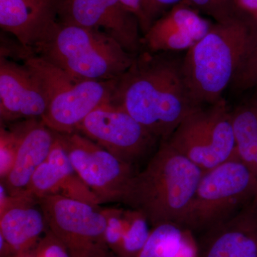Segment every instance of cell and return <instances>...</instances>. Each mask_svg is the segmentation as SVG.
Here are the masks:
<instances>
[{
    "instance_id": "6da1fadb",
    "label": "cell",
    "mask_w": 257,
    "mask_h": 257,
    "mask_svg": "<svg viewBox=\"0 0 257 257\" xmlns=\"http://www.w3.org/2000/svg\"><path fill=\"white\" fill-rule=\"evenodd\" d=\"M109 103L124 109L162 142L191 113L202 108L191 99L181 64L151 52L136 55L116 80Z\"/></svg>"
},
{
    "instance_id": "7a4b0ae2",
    "label": "cell",
    "mask_w": 257,
    "mask_h": 257,
    "mask_svg": "<svg viewBox=\"0 0 257 257\" xmlns=\"http://www.w3.org/2000/svg\"><path fill=\"white\" fill-rule=\"evenodd\" d=\"M257 46V20L240 11L213 23L181 63L191 99L199 107L224 99L223 94Z\"/></svg>"
},
{
    "instance_id": "3957f363",
    "label": "cell",
    "mask_w": 257,
    "mask_h": 257,
    "mask_svg": "<svg viewBox=\"0 0 257 257\" xmlns=\"http://www.w3.org/2000/svg\"><path fill=\"white\" fill-rule=\"evenodd\" d=\"M204 172L162 143L145 170L133 176L121 202L140 211L152 226L175 223L183 227Z\"/></svg>"
},
{
    "instance_id": "277c9868",
    "label": "cell",
    "mask_w": 257,
    "mask_h": 257,
    "mask_svg": "<svg viewBox=\"0 0 257 257\" xmlns=\"http://www.w3.org/2000/svg\"><path fill=\"white\" fill-rule=\"evenodd\" d=\"M31 52L75 78L92 81L119 78L136 57L104 32L56 20Z\"/></svg>"
},
{
    "instance_id": "5b68a950",
    "label": "cell",
    "mask_w": 257,
    "mask_h": 257,
    "mask_svg": "<svg viewBox=\"0 0 257 257\" xmlns=\"http://www.w3.org/2000/svg\"><path fill=\"white\" fill-rule=\"evenodd\" d=\"M23 63L36 77L46 97L41 121L59 134L77 132L84 119L101 104L109 103L116 80H83L69 75L39 57L23 50Z\"/></svg>"
},
{
    "instance_id": "8992f818",
    "label": "cell",
    "mask_w": 257,
    "mask_h": 257,
    "mask_svg": "<svg viewBox=\"0 0 257 257\" xmlns=\"http://www.w3.org/2000/svg\"><path fill=\"white\" fill-rule=\"evenodd\" d=\"M256 191L257 177L236 154L203 174L183 227L204 232L251 204Z\"/></svg>"
},
{
    "instance_id": "52a82bcc",
    "label": "cell",
    "mask_w": 257,
    "mask_h": 257,
    "mask_svg": "<svg viewBox=\"0 0 257 257\" xmlns=\"http://www.w3.org/2000/svg\"><path fill=\"white\" fill-rule=\"evenodd\" d=\"M167 141L204 173L229 160L236 152L231 112L226 101L193 111Z\"/></svg>"
},
{
    "instance_id": "ba28073f",
    "label": "cell",
    "mask_w": 257,
    "mask_h": 257,
    "mask_svg": "<svg viewBox=\"0 0 257 257\" xmlns=\"http://www.w3.org/2000/svg\"><path fill=\"white\" fill-rule=\"evenodd\" d=\"M47 228L70 257H106V219L102 209L60 195L37 199Z\"/></svg>"
},
{
    "instance_id": "9c48e42d",
    "label": "cell",
    "mask_w": 257,
    "mask_h": 257,
    "mask_svg": "<svg viewBox=\"0 0 257 257\" xmlns=\"http://www.w3.org/2000/svg\"><path fill=\"white\" fill-rule=\"evenodd\" d=\"M55 133L69 161L100 204L121 202L133 165L123 162L82 134Z\"/></svg>"
},
{
    "instance_id": "30bf717a",
    "label": "cell",
    "mask_w": 257,
    "mask_h": 257,
    "mask_svg": "<svg viewBox=\"0 0 257 257\" xmlns=\"http://www.w3.org/2000/svg\"><path fill=\"white\" fill-rule=\"evenodd\" d=\"M77 132L132 165L146 155L157 140L128 112L109 103L88 115Z\"/></svg>"
},
{
    "instance_id": "8fae6325",
    "label": "cell",
    "mask_w": 257,
    "mask_h": 257,
    "mask_svg": "<svg viewBox=\"0 0 257 257\" xmlns=\"http://www.w3.org/2000/svg\"><path fill=\"white\" fill-rule=\"evenodd\" d=\"M57 14L63 23L104 32L133 55L143 47L138 19L121 0H65Z\"/></svg>"
},
{
    "instance_id": "7c38bea8",
    "label": "cell",
    "mask_w": 257,
    "mask_h": 257,
    "mask_svg": "<svg viewBox=\"0 0 257 257\" xmlns=\"http://www.w3.org/2000/svg\"><path fill=\"white\" fill-rule=\"evenodd\" d=\"M47 103L41 85L25 64L0 57V117L2 122L40 119Z\"/></svg>"
},
{
    "instance_id": "4fadbf2b",
    "label": "cell",
    "mask_w": 257,
    "mask_h": 257,
    "mask_svg": "<svg viewBox=\"0 0 257 257\" xmlns=\"http://www.w3.org/2000/svg\"><path fill=\"white\" fill-rule=\"evenodd\" d=\"M212 25L183 0L154 22L144 34L143 45L151 52L189 50L207 35Z\"/></svg>"
},
{
    "instance_id": "5bb4252c",
    "label": "cell",
    "mask_w": 257,
    "mask_h": 257,
    "mask_svg": "<svg viewBox=\"0 0 257 257\" xmlns=\"http://www.w3.org/2000/svg\"><path fill=\"white\" fill-rule=\"evenodd\" d=\"M202 233L199 257H257V205L251 202Z\"/></svg>"
},
{
    "instance_id": "9a60e30c",
    "label": "cell",
    "mask_w": 257,
    "mask_h": 257,
    "mask_svg": "<svg viewBox=\"0 0 257 257\" xmlns=\"http://www.w3.org/2000/svg\"><path fill=\"white\" fill-rule=\"evenodd\" d=\"M57 11L45 0H0V27L14 35L24 50L31 51Z\"/></svg>"
},
{
    "instance_id": "2e32d148",
    "label": "cell",
    "mask_w": 257,
    "mask_h": 257,
    "mask_svg": "<svg viewBox=\"0 0 257 257\" xmlns=\"http://www.w3.org/2000/svg\"><path fill=\"white\" fill-rule=\"evenodd\" d=\"M55 140V133L42 121L30 119L13 169L2 182L10 194L27 191L32 175L50 155Z\"/></svg>"
},
{
    "instance_id": "e0dca14e",
    "label": "cell",
    "mask_w": 257,
    "mask_h": 257,
    "mask_svg": "<svg viewBox=\"0 0 257 257\" xmlns=\"http://www.w3.org/2000/svg\"><path fill=\"white\" fill-rule=\"evenodd\" d=\"M38 200L32 199L8 208L0 214V235L14 254L28 252L48 229Z\"/></svg>"
},
{
    "instance_id": "ac0fdd59",
    "label": "cell",
    "mask_w": 257,
    "mask_h": 257,
    "mask_svg": "<svg viewBox=\"0 0 257 257\" xmlns=\"http://www.w3.org/2000/svg\"><path fill=\"white\" fill-rule=\"evenodd\" d=\"M231 121L236 154L257 177V102L235 109Z\"/></svg>"
},
{
    "instance_id": "d6986e66",
    "label": "cell",
    "mask_w": 257,
    "mask_h": 257,
    "mask_svg": "<svg viewBox=\"0 0 257 257\" xmlns=\"http://www.w3.org/2000/svg\"><path fill=\"white\" fill-rule=\"evenodd\" d=\"M57 170L61 184V195L75 200L100 206L94 193L84 183L74 170L65 150L55 135V140L47 157Z\"/></svg>"
},
{
    "instance_id": "ffe728a7",
    "label": "cell",
    "mask_w": 257,
    "mask_h": 257,
    "mask_svg": "<svg viewBox=\"0 0 257 257\" xmlns=\"http://www.w3.org/2000/svg\"><path fill=\"white\" fill-rule=\"evenodd\" d=\"M184 230L185 228L175 223L154 226L137 257H175L182 245Z\"/></svg>"
},
{
    "instance_id": "44dd1931",
    "label": "cell",
    "mask_w": 257,
    "mask_h": 257,
    "mask_svg": "<svg viewBox=\"0 0 257 257\" xmlns=\"http://www.w3.org/2000/svg\"><path fill=\"white\" fill-rule=\"evenodd\" d=\"M126 226L116 256L137 257L146 243L151 230L145 216L135 209H125Z\"/></svg>"
},
{
    "instance_id": "7402d4cb",
    "label": "cell",
    "mask_w": 257,
    "mask_h": 257,
    "mask_svg": "<svg viewBox=\"0 0 257 257\" xmlns=\"http://www.w3.org/2000/svg\"><path fill=\"white\" fill-rule=\"evenodd\" d=\"M30 119H27L13 127L0 130V177L4 181L13 169L22 139Z\"/></svg>"
},
{
    "instance_id": "603a6c76",
    "label": "cell",
    "mask_w": 257,
    "mask_h": 257,
    "mask_svg": "<svg viewBox=\"0 0 257 257\" xmlns=\"http://www.w3.org/2000/svg\"><path fill=\"white\" fill-rule=\"evenodd\" d=\"M106 219L105 238L109 250L116 255L122 239L126 226L125 209L120 208H104Z\"/></svg>"
},
{
    "instance_id": "cb8c5ba5",
    "label": "cell",
    "mask_w": 257,
    "mask_h": 257,
    "mask_svg": "<svg viewBox=\"0 0 257 257\" xmlns=\"http://www.w3.org/2000/svg\"><path fill=\"white\" fill-rule=\"evenodd\" d=\"M16 255L18 257H70L63 244L49 229L32 250Z\"/></svg>"
},
{
    "instance_id": "d4e9b609",
    "label": "cell",
    "mask_w": 257,
    "mask_h": 257,
    "mask_svg": "<svg viewBox=\"0 0 257 257\" xmlns=\"http://www.w3.org/2000/svg\"><path fill=\"white\" fill-rule=\"evenodd\" d=\"M231 87L236 92L257 88V46L238 72Z\"/></svg>"
},
{
    "instance_id": "484cf974",
    "label": "cell",
    "mask_w": 257,
    "mask_h": 257,
    "mask_svg": "<svg viewBox=\"0 0 257 257\" xmlns=\"http://www.w3.org/2000/svg\"><path fill=\"white\" fill-rule=\"evenodd\" d=\"M199 13L210 17L215 23L224 21L232 18L238 13H233L228 10L220 0H184ZM241 11V10H240ZM239 11V12H240Z\"/></svg>"
},
{
    "instance_id": "4316f807",
    "label": "cell",
    "mask_w": 257,
    "mask_h": 257,
    "mask_svg": "<svg viewBox=\"0 0 257 257\" xmlns=\"http://www.w3.org/2000/svg\"><path fill=\"white\" fill-rule=\"evenodd\" d=\"M182 1L183 0H142L144 12L150 27L155 20Z\"/></svg>"
},
{
    "instance_id": "83f0119b",
    "label": "cell",
    "mask_w": 257,
    "mask_h": 257,
    "mask_svg": "<svg viewBox=\"0 0 257 257\" xmlns=\"http://www.w3.org/2000/svg\"><path fill=\"white\" fill-rule=\"evenodd\" d=\"M175 257H199L198 240L194 238L190 230H184L182 245Z\"/></svg>"
},
{
    "instance_id": "f1b7e54d",
    "label": "cell",
    "mask_w": 257,
    "mask_h": 257,
    "mask_svg": "<svg viewBox=\"0 0 257 257\" xmlns=\"http://www.w3.org/2000/svg\"><path fill=\"white\" fill-rule=\"evenodd\" d=\"M121 1L124 6L138 19L143 35L146 33L147 30L150 29V25L147 21L146 15L144 12L142 0H121Z\"/></svg>"
},
{
    "instance_id": "f546056e",
    "label": "cell",
    "mask_w": 257,
    "mask_h": 257,
    "mask_svg": "<svg viewBox=\"0 0 257 257\" xmlns=\"http://www.w3.org/2000/svg\"><path fill=\"white\" fill-rule=\"evenodd\" d=\"M240 10L257 20V0H236Z\"/></svg>"
},
{
    "instance_id": "4dcf8cb0",
    "label": "cell",
    "mask_w": 257,
    "mask_h": 257,
    "mask_svg": "<svg viewBox=\"0 0 257 257\" xmlns=\"http://www.w3.org/2000/svg\"><path fill=\"white\" fill-rule=\"evenodd\" d=\"M220 1L231 13H236L240 11L236 0H220Z\"/></svg>"
},
{
    "instance_id": "1f68e13d",
    "label": "cell",
    "mask_w": 257,
    "mask_h": 257,
    "mask_svg": "<svg viewBox=\"0 0 257 257\" xmlns=\"http://www.w3.org/2000/svg\"><path fill=\"white\" fill-rule=\"evenodd\" d=\"M45 1L48 2L50 4L53 5L58 10L59 7L60 6L62 3H64L65 0H45ZM58 12V11H57Z\"/></svg>"
},
{
    "instance_id": "d6a6232c",
    "label": "cell",
    "mask_w": 257,
    "mask_h": 257,
    "mask_svg": "<svg viewBox=\"0 0 257 257\" xmlns=\"http://www.w3.org/2000/svg\"><path fill=\"white\" fill-rule=\"evenodd\" d=\"M253 204H256V205H257V191H256V195H255V197H254V199H253Z\"/></svg>"
},
{
    "instance_id": "836d02e7",
    "label": "cell",
    "mask_w": 257,
    "mask_h": 257,
    "mask_svg": "<svg viewBox=\"0 0 257 257\" xmlns=\"http://www.w3.org/2000/svg\"><path fill=\"white\" fill-rule=\"evenodd\" d=\"M106 257H120L119 256H116V255H115V256H110V255H108Z\"/></svg>"
},
{
    "instance_id": "e575fe53",
    "label": "cell",
    "mask_w": 257,
    "mask_h": 257,
    "mask_svg": "<svg viewBox=\"0 0 257 257\" xmlns=\"http://www.w3.org/2000/svg\"><path fill=\"white\" fill-rule=\"evenodd\" d=\"M12 257H18V256H17V255H14V256H12Z\"/></svg>"
}]
</instances>
